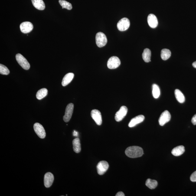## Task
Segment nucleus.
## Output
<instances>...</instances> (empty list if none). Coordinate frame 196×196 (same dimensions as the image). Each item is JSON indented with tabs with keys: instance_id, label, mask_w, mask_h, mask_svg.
<instances>
[{
	"instance_id": "obj_6",
	"label": "nucleus",
	"mask_w": 196,
	"mask_h": 196,
	"mask_svg": "<svg viewBox=\"0 0 196 196\" xmlns=\"http://www.w3.org/2000/svg\"><path fill=\"white\" fill-rule=\"evenodd\" d=\"M109 167V164L106 161H100L97 166L98 174L100 175H103L108 169Z\"/></svg>"
},
{
	"instance_id": "obj_11",
	"label": "nucleus",
	"mask_w": 196,
	"mask_h": 196,
	"mask_svg": "<svg viewBox=\"0 0 196 196\" xmlns=\"http://www.w3.org/2000/svg\"><path fill=\"white\" fill-rule=\"evenodd\" d=\"M91 116L97 124L101 125L102 123L101 113L99 110L93 109L91 112Z\"/></svg>"
},
{
	"instance_id": "obj_3",
	"label": "nucleus",
	"mask_w": 196,
	"mask_h": 196,
	"mask_svg": "<svg viewBox=\"0 0 196 196\" xmlns=\"http://www.w3.org/2000/svg\"><path fill=\"white\" fill-rule=\"evenodd\" d=\"M16 59L18 64L25 70H28L30 68L29 63L23 56L21 54H18L16 55Z\"/></svg>"
},
{
	"instance_id": "obj_12",
	"label": "nucleus",
	"mask_w": 196,
	"mask_h": 196,
	"mask_svg": "<svg viewBox=\"0 0 196 196\" xmlns=\"http://www.w3.org/2000/svg\"><path fill=\"white\" fill-rule=\"evenodd\" d=\"M34 26L32 23L29 21H25L21 23L20 26L21 31L24 34H27L32 31Z\"/></svg>"
},
{
	"instance_id": "obj_24",
	"label": "nucleus",
	"mask_w": 196,
	"mask_h": 196,
	"mask_svg": "<svg viewBox=\"0 0 196 196\" xmlns=\"http://www.w3.org/2000/svg\"><path fill=\"white\" fill-rule=\"evenodd\" d=\"M48 90L46 88L40 89L37 91L36 94V97L38 100H41L45 97L48 94Z\"/></svg>"
},
{
	"instance_id": "obj_21",
	"label": "nucleus",
	"mask_w": 196,
	"mask_h": 196,
	"mask_svg": "<svg viewBox=\"0 0 196 196\" xmlns=\"http://www.w3.org/2000/svg\"><path fill=\"white\" fill-rule=\"evenodd\" d=\"M175 95L176 98L178 101L180 103H183L185 101V97L181 90L178 89H175Z\"/></svg>"
},
{
	"instance_id": "obj_14",
	"label": "nucleus",
	"mask_w": 196,
	"mask_h": 196,
	"mask_svg": "<svg viewBox=\"0 0 196 196\" xmlns=\"http://www.w3.org/2000/svg\"><path fill=\"white\" fill-rule=\"evenodd\" d=\"M145 119V117L143 115H140L135 117L131 119L130 122L128 126L130 128H132L136 126V125L142 122Z\"/></svg>"
},
{
	"instance_id": "obj_18",
	"label": "nucleus",
	"mask_w": 196,
	"mask_h": 196,
	"mask_svg": "<svg viewBox=\"0 0 196 196\" xmlns=\"http://www.w3.org/2000/svg\"><path fill=\"white\" fill-rule=\"evenodd\" d=\"M32 5L35 8L40 10L45 8V5L43 0H31Z\"/></svg>"
},
{
	"instance_id": "obj_27",
	"label": "nucleus",
	"mask_w": 196,
	"mask_h": 196,
	"mask_svg": "<svg viewBox=\"0 0 196 196\" xmlns=\"http://www.w3.org/2000/svg\"><path fill=\"white\" fill-rule=\"evenodd\" d=\"M10 70L6 66L0 64V73L3 75H8L10 73Z\"/></svg>"
},
{
	"instance_id": "obj_26",
	"label": "nucleus",
	"mask_w": 196,
	"mask_h": 196,
	"mask_svg": "<svg viewBox=\"0 0 196 196\" xmlns=\"http://www.w3.org/2000/svg\"><path fill=\"white\" fill-rule=\"evenodd\" d=\"M59 3L62 7V8H65L68 10H71L72 8L71 4L64 0H59Z\"/></svg>"
},
{
	"instance_id": "obj_15",
	"label": "nucleus",
	"mask_w": 196,
	"mask_h": 196,
	"mask_svg": "<svg viewBox=\"0 0 196 196\" xmlns=\"http://www.w3.org/2000/svg\"><path fill=\"white\" fill-rule=\"evenodd\" d=\"M148 22L151 28H154L157 26L158 24L157 19L153 14H150L148 15Z\"/></svg>"
},
{
	"instance_id": "obj_20",
	"label": "nucleus",
	"mask_w": 196,
	"mask_h": 196,
	"mask_svg": "<svg viewBox=\"0 0 196 196\" xmlns=\"http://www.w3.org/2000/svg\"><path fill=\"white\" fill-rule=\"evenodd\" d=\"M142 58L144 61L149 63L151 61V52L148 48H146L144 50L142 54Z\"/></svg>"
},
{
	"instance_id": "obj_30",
	"label": "nucleus",
	"mask_w": 196,
	"mask_h": 196,
	"mask_svg": "<svg viewBox=\"0 0 196 196\" xmlns=\"http://www.w3.org/2000/svg\"><path fill=\"white\" fill-rule=\"evenodd\" d=\"M116 196H125V194L122 192L120 191L117 193L116 194Z\"/></svg>"
},
{
	"instance_id": "obj_2",
	"label": "nucleus",
	"mask_w": 196,
	"mask_h": 196,
	"mask_svg": "<svg viewBox=\"0 0 196 196\" xmlns=\"http://www.w3.org/2000/svg\"><path fill=\"white\" fill-rule=\"evenodd\" d=\"M96 41L97 46L101 48L104 47L107 43V39L106 35L102 32H99L96 35Z\"/></svg>"
},
{
	"instance_id": "obj_10",
	"label": "nucleus",
	"mask_w": 196,
	"mask_h": 196,
	"mask_svg": "<svg viewBox=\"0 0 196 196\" xmlns=\"http://www.w3.org/2000/svg\"><path fill=\"white\" fill-rule=\"evenodd\" d=\"M171 116L168 110H165L161 114L159 119V125L161 126H164L170 120Z\"/></svg>"
},
{
	"instance_id": "obj_13",
	"label": "nucleus",
	"mask_w": 196,
	"mask_h": 196,
	"mask_svg": "<svg viewBox=\"0 0 196 196\" xmlns=\"http://www.w3.org/2000/svg\"><path fill=\"white\" fill-rule=\"evenodd\" d=\"M54 179V176L51 173L48 172L45 174L44 184L45 186L49 188L52 185Z\"/></svg>"
},
{
	"instance_id": "obj_9",
	"label": "nucleus",
	"mask_w": 196,
	"mask_h": 196,
	"mask_svg": "<svg viewBox=\"0 0 196 196\" xmlns=\"http://www.w3.org/2000/svg\"><path fill=\"white\" fill-rule=\"evenodd\" d=\"M74 108V105L72 103L69 104L66 108L65 113L63 117V120L64 122H68L71 119Z\"/></svg>"
},
{
	"instance_id": "obj_8",
	"label": "nucleus",
	"mask_w": 196,
	"mask_h": 196,
	"mask_svg": "<svg viewBox=\"0 0 196 196\" xmlns=\"http://www.w3.org/2000/svg\"><path fill=\"white\" fill-rule=\"evenodd\" d=\"M128 111V108L126 106H122L115 115V119L116 121L119 122L122 121L126 116Z\"/></svg>"
},
{
	"instance_id": "obj_19",
	"label": "nucleus",
	"mask_w": 196,
	"mask_h": 196,
	"mask_svg": "<svg viewBox=\"0 0 196 196\" xmlns=\"http://www.w3.org/2000/svg\"><path fill=\"white\" fill-rule=\"evenodd\" d=\"M73 150L76 153H78L81 150V147L80 139L79 138H75L72 142Z\"/></svg>"
},
{
	"instance_id": "obj_17",
	"label": "nucleus",
	"mask_w": 196,
	"mask_h": 196,
	"mask_svg": "<svg viewBox=\"0 0 196 196\" xmlns=\"http://www.w3.org/2000/svg\"><path fill=\"white\" fill-rule=\"evenodd\" d=\"M74 77V74L73 73H67L63 77L62 81V85L63 86H67L71 82Z\"/></svg>"
},
{
	"instance_id": "obj_23",
	"label": "nucleus",
	"mask_w": 196,
	"mask_h": 196,
	"mask_svg": "<svg viewBox=\"0 0 196 196\" xmlns=\"http://www.w3.org/2000/svg\"><path fill=\"white\" fill-rule=\"evenodd\" d=\"M171 52L168 49H164L161 51V57L162 60H166L171 57Z\"/></svg>"
},
{
	"instance_id": "obj_7",
	"label": "nucleus",
	"mask_w": 196,
	"mask_h": 196,
	"mask_svg": "<svg viewBox=\"0 0 196 196\" xmlns=\"http://www.w3.org/2000/svg\"><path fill=\"white\" fill-rule=\"evenodd\" d=\"M34 128L35 132L39 137L41 139H44L45 138L46 133L42 125L39 123H36L34 125Z\"/></svg>"
},
{
	"instance_id": "obj_4",
	"label": "nucleus",
	"mask_w": 196,
	"mask_h": 196,
	"mask_svg": "<svg viewBox=\"0 0 196 196\" xmlns=\"http://www.w3.org/2000/svg\"><path fill=\"white\" fill-rule=\"evenodd\" d=\"M130 26V22L128 19L123 18L121 19L117 23V27L119 31H124L129 28Z\"/></svg>"
},
{
	"instance_id": "obj_5",
	"label": "nucleus",
	"mask_w": 196,
	"mask_h": 196,
	"mask_svg": "<svg viewBox=\"0 0 196 196\" xmlns=\"http://www.w3.org/2000/svg\"><path fill=\"white\" fill-rule=\"evenodd\" d=\"M121 64V61L117 57H112L109 59L107 62V67L110 69L117 68Z\"/></svg>"
},
{
	"instance_id": "obj_25",
	"label": "nucleus",
	"mask_w": 196,
	"mask_h": 196,
	"mask_svg": "<svg viewBox=\"0 0 196 196\" xmlns=\"http://www.w3.org/2000/svg\"><path fill=\"white\" fill-rule=\"evenodd\" d=\"M152 94L155 99H158L160 95V90L159 86L156 84H154L152 86Z\"/></svg>"
},
{
	"instance_id": "obj_32",
	"label": "nucleus",
	"mask_w": 196,
	"mask_h": 196,
	"mask_svg": "<svg viewBox=\"0 0 196 196\" xmlns=\"http://www.w3.org/2000/svg\"><path fill=\"white\" fill-rule=\"evenodd\" d=\"M192 65L193 67L195 68H196V61L194 62L193 63Z\"/></svg>"
},
{
	"instance_id": "obj_28",
	"label": "nucleus",
	"mask_w": 196,
	"mask_h": 196,
	"mask_svg": "<svg viewBox=\"0 0 196 196\" xmlns=\"http://www.w3.org/2000/svg\"><path fill=\"white\" fill-rule=\"evenodd\" d=\"M190 180L193 182H196V171H195L191 174L190 178Z\"/></svg>"
},
{
	"instance_id": "obj_1",
	"label": "nucleus",
	"mask_w": 196,
	"mask_h": 196,
	"mask_svg": "<svg viewBox=\"0 0 196 196\" xmlns=\"http://www.w3.org/2000/svg\"><path fill=\"white\" fill-rule=\"evenodd\" d=\"M125 153L129 158H136L142 156L144 154V151L141 147L132 146L127 148Z\"/></svg>"
},
{
	"instance_id": "obj_16",
	"label": "nucleus",
	"mask_w": 196,
	"mask_h": 196,
	"mask_svg": "<svg viewBox=\"0 0 196 196\" xmlns=\"http://www.w3.org/2000/svg\"><path fill=\"white\" fill-rule=\"evenodd\" d=\"M184 152L185 149L184 146L182 145L179 146L172 150L171 153L174 156L178 157L182 155Z\"/></svg>"
},
{
	"instance_id": "obj_31",
	"label": "nucleus",
	"mask_w": 196,
	"mask_h": 196,
	"mask_svg": "<svg viewBox=\"0 0 196 196\" xmlns=\"http://www.w3.org/2000/svg\"><path fill=\"white\" fill-rule=\"evenodd\" d=\"M73 134V135L75 136H77L78 135V133L76 132L75 130L74 131Z\"/></svg>"
},
{
	"instance_id": "obj_22",
	"label": "nucleus",
	"mask_w": 196,
	"mask_h": 196,
	"mask_svg": "<svg viewBox=\"0 0 196 196\" xmlns=\"http://www.w3.org/2000/svg\"><path fill=\"white\" fill-rule=\"evenodd\" d=\"M145 184L146 186L150 189H154L157 186L158 183L156 180L148 179L146 182Z\"/></svg>"
},
{
	"instance_id": "obj_29",
	"label": "nucleus",
	"mask_w": 196,
	"mask_h": 196,
	"mask_svg": "<svg viewBox=\"0 0 196 196\" xmlns=\"http://www.w3.org/2000/svg\"><path fill=\"white\" fill-rule=\"evenodd\" d=\"M191 122L194 125H196V114L194 115L191 119Z\"/></svg>"
}]
</instances>
